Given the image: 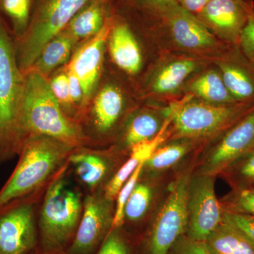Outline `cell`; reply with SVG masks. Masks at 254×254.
Returning <instances> with one entry per match:
<instances>
[{
    "instance_id": "8d00e7d4",
    "label": "cell",
    "mask_w": 254,
    "mask_h": 254,
    "mask_svg": "<svg viewBox=\"0 0 254 254\" xmlns=\"http://www.w3.org/2000/svg\"><path fill=\"white\" fill-rule=\"evenodd\" d=\"M184 9L188 12H200L210 0H180Z\"/></svg>"
},
{
    "instance_id": "9c48e42d",
    "label": "cell",
    "mask_w": 254,
    "mask_h": 254,
    "mask_svg": "<svg viewBox=\"0 0 254 254\" xmlns=\"http://www.w3.org/2000/svg\"><path fill=\"white\" fill-rule=\"evenodd\" d=\"M104 190L85 195L76 235L65 254H95L113 227L115 205Z\"/></svg>"
},
{
    "instance_id": "f35d334b",
    "label": "cell",
    "mask_w": 254,
    "mask_h": 254,
    "mask_svg": "<svg viewBox=\"0 0 254 254\" xmlns=\"http://www.w3.org/2000/svg\"><path fill=\"white\" fill-rule=\"evenodd\" d=\"M32 254H42L41 253V252H39V251H38V250H37L36 251V252H34V253Z\"/></svg>"
},
{
    "instance_id": "8992f818",
    "label": "cell",
    "mask_w": 254,
    "mask_h": 254,
    "mask_svg": "<svg viewBox=\"0 0 254 254\" xmlns=\"http://www.w3.org/2000/svg\"><path fill=\"white\" fill-rule=\"evenodd\" d=\"M190 177L182 175L155 218L136 246V254H168L188 227V187Z\"/></svg>"
},
{
    "instance_id": "5b68a950",
    "label": "cell",
    "mask_w": 254,
    "mask_h": 254,
    "mask_svg": "<svg viewBox=\"0 0 254 254\" xmlns=\"http://www.w3.org/2000/svg\"><path fill=\"white\" fill-rule=\"evenodd\" d=\"M91 0H44L23 37L15 41L16 59L23 73L33 67L48 42L62 33Z\"/></svg>"
},
{
    "instance_id": "4fadbf2b",
    "label": "cell",
    "mask_w": 254,
    "mask_h": 254,
    "mask_svg": "<svg viewBox=\"0 0 254 254\" xmlns=\"http://www.w3.org/2000/svg\"><path fill=\"white\" fill-rule=\"evenodd\" d=\"M253 12L250 0H210L200 13L217 34L237 46L241 33Z\"/></svg>"
},
{
    "instance_id": "7a4b0ae2",
    "label": "cell",
    "mask_w": 254,
    "mask_h": 254,
    "mask_svg": "<svg viewBox=\"0 0 254 254\" xmlns=\"http://www.w3.org/2000/svg\"><path fill=\"white\" fill-rule=\"evenodd\" d=\"M24 78L20 117L23 143L28 137L43 135L74 147L91 146L81 123L62 108L49 80L33 68L24 73Z\"/></svg>"
},
{
    "instance_id": "4316f807",
    "label": "cell",
    "mask_w": 254,
    "mask_h": 254,
    "mask_svg": "<svg viewBox=\"0 0 254 254\" xmlns=\"http://www.w3.org/2000/svg\"><path fill=\"white\" fill-rule=\"evenodd\" d=\"M151 199V189L146 183L138 180L125 205L123 225L141 222L148 212Z\"/></svg>"
},
{
    "instance_id": "83f0119b",
    "label": "cell",
    "mask_w": 254,
    "mask_h": 254,
    "mask_svg": "<svg viewBox=\"0 0 254 254\" xmlns=\"http://www.w3.org/2000/svg\"><path fill=\"white\" fill-rule=\"evenodd\" d=\"M189 150L190 145L187 143H175L158 148L145 162L143 168L152 172L167 170L178 163Z\"/></svg>"
},
{
    "instance_id": "2e32d148",
    "label": "cell",
    "mask_w": 254,
    "mask_h": 254,
    "mask_svg": "<svg viewBox=\"0 0 254 254\" xmlns=\"http://www.w3.org/2000/svg\"><path fill=\"white\" fill-rule=\"evenodd\" d=\"M172 121L173 116L170 115V120L165 122L154 138L148 141L141 142L132 147L130 150L129 158L119 168L104 188L105 196L108 199H116L119 191L128 179L131 176L133 172L140 165L145 163L155 150L158 149V147L165 139L167 127Z\"/></svg>"
},
{
    "instance_id": "3957f363",
    "label": "cell",
    "mask_w": 254,
    "mask_h": 254,
    "mask_svg": "<svg viewBox=\"0 0 254 254\" xmlns=\"http://www.w3.org/2000/svg\"><path fill=\"white\" fill-rule=\"evenodd\" d=\"M75 148L43 135L26 138L16 168L0 190V209L46 189Z\"/></svg>"
},
{
    "instance_id": "d590c367",
    "label": "cell",
    "mask_w": 254,
    "mask_h": 254,
    "mask_svg": "<svg viewBox=\"0 0 254 254\" xmlns=\"http://www.w3.org/2000/svg\"><path fill=\"white\" fill-rule=\"evenodd\" d=\"M223 218L235 227L254 243V216L224 209Z\"/></svg>"
},
{
    "instance_id": "ffe728a7",
    "label": "cell",
    "mask_w": 254,
    "mask_h": 254,
    "mask_svg": "<svg viewBox=\"0 0 254 254\" xmlns=\"http://www.w3.org/2000/svg\"><path fill=\"white\" fill-rule=\"evenodd\" d=\"M205 243L213 254H254V243L224 218Z\"/></svg>"
},
{
    "instance_id": "1f68e13d",
    "label": "cell",
    "mask_w": 254,
    "mask_h": 254,
    "mask_svg": "<svg viewBox=\"0 0 254 254\" xmlns=\"http://www.w3.org/2000/svg\"><path fill=\"white\" fill-rule=\"evenodd\" d=\"M144 164L140 165L136 170L133 172L131 176L128 179L126 183L123 185L121 190L119 191L116 197V204H115V218H114L113 227H122L124 222V211L125 207L128 198L131 195L132 190L139 180L140 177L143 171Z\"/></svg>"
},
{
    "instance_id": "30bf717a",
    "label": "cell",
    "mask_w": 254,
    "mask_h": 254,
    "mask_svg": "<svg viewBox=\"0 0 254 254\" xmlns=\"http://www.w3.org/2000/svg\"><path fill=\"white\" fill-rule=\"evenodd\" d=\"M188 227L186 235L205 241L223 218L224 209L215 192V176L200 174L188 187Z\"/></svg>"
},
{
    "instance_id": "52a82bcc",
    "label": "cell",
    "mask_w": 254,
    "mask_h": 254,
    "mask_svg": "<svg viewBox=\"0 0 254 254\" xmlns=\"http://www.w3.org/2000/svg\"><path fill=\"white\" fill-rule=\"evenodd\" d=\"M254 109V101L216 105L188 101L174 107L171 113L181 138H205L228 130Z\"/></svg>"
},
{
    "instance_id": "f1b7e54d",
    "label": "cell",
    "mask_w": 254,
    "mask_h": 254,
    "mask_svg": "<svg viewBox=\"0 0 254 254\" xmlns=\"http://www.w3.org/2000/svg\"><path fill=\"white\" fill-rule=\"evenodd\" d=\"M228 172L230 181L237 190L250 188L254 184V148L232 163Z\"/></svg>"
},
{
    "instance_id": "836d02e7",
    "label": "cell",
    "mask_w": 254,
    "mask_h": 254,
    "mask_svg": "<svg viewBox=\"0 0 254 254\" xmlns=\"http://www.w3.org/2000/svg\"><path fill=\"white\" fill-rule=\"evenodd\" d=\"M168 254H213L209 250L205 241L193 240L182 235L175 242Z\"/></svg>"
},
{
    "instance_id": "d6a6232c",
    "label": "cell",
    "mask_w": 254,
    "mask_h": 254,
    "mask_svg": "<svg viewBox=\"0 0 254 254\" xmlns=\"http://www.w3.org/2000/svg\"><path fill=\"white\" fill-rule=\"evenodd\" d=\"M227 210L254 216V188L237 190Z\"/></svg>"
},
{
    "instance_id": "44dd1931",
    "label": "cell",
    "mask_w": 254,
    "mask_h": 254,
    "mask_svg": "<svg viewBox=\"0 0 254 254\" xmlns=\"http://www.w3.org/2000/svg\"><path fill=\"white\" fill-rule=\"evenodd\" d=\"M76 43L77 41L64 30L47 43L31 68L48 77L57 68L71 59V51Z\"/></svg>"
},
{
    "instance_id": "e0dca14e",
    "label": "cell",
    "mask_w": 254,
    "mask_h": 254,
    "mask_svg": "<svg viewBox=\"0 0 254 254\" xmlns=\"http://www.w3.org/2000/svg\"><path fill=\"white\" fill-rule=\"evenodd\" d=\"M170 27L177 44L188 50H204L215 45V38L203 23L183 8H173Z\"/></svg>"
},
{
    "instance_id": "603a6c76",
    "label": "cell",
    "mask_w": 254,
    "mask_h": 254,
    "mask_svg": "<svg viewBox=\"0 0 254 254\" xmlns=\"http://www.w3.org/2000/svg\"><path fill=\"white\" fill-rule=\"evenodd\" d=\"M190 91L211 104L230 105L237 103L228 91L220 73L208 71L197 78L190 86Z\"/></svg>"
},
{
    "instance_id": "484cf974",
    "label": "cell",
    "mask_w": 254,
    "mask_h": 254,
    "mask_svg": "<svg viewBox=\"0 0 254 254\" xmlns=\"http://www.w3.org/2000/svg\"><path fill=\"white\" fill-rule=\"evenodd\" d=\"M33 0H0V11L7 17L15 41L20 39L27 31L31 21Z\"/></svg>"
},
{
    "instance_id": "ac0fdd59",
    "label": "cell",
    "mask_w": 254,
    "mask_h": 254,
    "mask_svg": "<svg viewBox=\"0 0 254 254\" xmlns=\"http://www.w3.org/2000/svg\"><path fill=\"white\" fill-rule=\"evenodd\" d=\"M108 48L114 63L127 73L136 74L141 68L142 54L131 30L125 24L111 28Z\"/></svg>"
},
{
    "instance_id": "8fae6325",
    "label": "cell",
    "mask_w": 254,
    "mask_h": 254,
    "mask_svg": "<svg viewBox=\"0 0 254 254\" xmlns=\"http://www.w3.org/2000/svg\"><path fill=\"white\" fill-rule=\"evenodd\" d=\"M254 148V109L227 130L210 150L200 174L213 175L225 171L232 163Z\"/></svg>"
},
{
    "instance_id": "ba28073f",
    "label": "cell",
    "mask_w": 254,
    "mask_h": 254,
    "mask_svg": "<svg viewBox=\"0 0 254 254\" xmlns=\"http://www.w3.org/2000/svg\"><path fill=\"white\" fill-rule=\"evenodd\" d=\"M46 190L0 209V254H32L38 250V208Z\"/></svg>"
},
{
    "instance_id": "e575fe53",
    "label": "cell",
    "mask_w": 254,
    "mask_h": 254,
    "mask_svg": "<svg viewBox=\"0 0 254 254\" xmlns=\"http://www.w3.org/2000/svg\"><path fill=\"white\" fill-rule=\"evenodd\" d=\"M237 46H240L242 54L254 67V12L247 20Z\"/></svg>"
},
{
    "instance_id": "4dcf8cb0",
    "label": "cell",
    "mask_w": 254,
    "mask_h": 254,
    "mask_svg": "<svg viewBox=\"0 0 254 254\" xmlns=\"http://www.w3.org/2000/svg\"><path fill=\"white\" fill-rule=\"evenodd\" d=\"M49 82L52 91L64 113L70 118L78 122L77 114L70 98L66 71L55 74Z\"/></svg>"
},
{
    "instance_id": "6da1fadb",
    "label": "cell",
    "mask_w": 254,
    "mask_h": 254,
    "mask_svg": "<svg viewBox=\"0 0 254 254\" xmlns=\"http://www.w3.org/2000/svg\"><path fill=\"white\" fill-rule=\"evenodd\" d=\"M66 163L47 187L38 207V250L42 254H65L76 235L85 195L73 186Z\"/></svg>"
},
{
    "instance_id": "d4e9b609",
    "label": "cell",
    "mask_w": 254,
    "mask_h": 254,
    "mask_svg": "<svg viewBox=\"0 0 254 254\" xmlns=\"http://www.w3.org/2000/svg\"><path fill=\"white\" fill-rule=\"evenodd\" d=\"M160 130V123L153 114H137L127 127L123 138L124 145L130 150L135 145L154 138Z\"/></svg>"
},
{
    "instance_id": "9a60e30c",
    "label": "cell",
    "mask_w": 254,
    "mask_h": 254,
    "mask_svg": "<svg viewBox=\"0 0 254 254\" xmlns=\"http://www.w3.org/2000/svg\"><path fill=\"white\" fill-rule=\"evenodd\" d=\"M124 109L123 93L116 86L106 85L95 96L88 113V126L91 127V147L96 138L101 139L113 131Z\"/></svg>"
},
{
    "instance_id": "277c9868",
    "label": "cell",
    "mask_w": 254,
    "mask_h": 254,
    "mask_svg": "<svg viewBox=\"0 0 254 254\" xmlns=\"http://www.w3.org/2000/svg\"><path fill=\"white\" fill-rule=\"evenodd\" d=\"M24 83L15 41L0 16V163L18 155L22 147L20 117Z\"/></svg>"
},
{
    "instance_id": "7c38bea8",
    "label": "cell",
    "mask_w": 254,
    "mask_h": 254,
    "mask_svg": "<svg viewBox=\"0 0 254 254\" xmlns=\"http://www.w3.org/2000/svg\"><path fill=\"white\" fill-rule=\"evenodd\" d=\"M110 31L109 23H105L99 33L75 52L68 64L67 69L77 76L83 87L85 108L98 86Z\"/></svg>"
},
{
    "instance_id": "cb8c5ba5",
    "label": "cell",
    "mask_w": 254,
    "mask_h": 254,
    "mask_svg": "<svg viewBox=\"0 0 254 254\" xmlns=\"http://www.w3.org/2000/svg\"><path fill=\"white\" fill-rule=\"evenodd\" d=\"M194 61L182 60L169 64L160 71L153 82V89L157 93H165L175 91L194 71Z\"/></svg>"
},
{
    "instance_id": "74e56055",
    "label": "cell",
    "mask_w": 254,
    "mask_h": 254,
    "mask_svg": "<svg viewBox=\"0 0 254 254\" xmlns=\"http://www.w3.org/2000/svg\"><path fill=\"white\" fill-rule=\"evenodd\" d=\"M148 1L153 4L164 6V7L171 8V9L176 6L175 5L176 0H148Z\"/></svg>"
},
{
    "instance_id": "f546056e",
    "label": "cell",
    "mask_w": 254,
    "mask_h": 254,
    "mask_svg": "<svg viewBox=\"0 0 254 254\" xmlns=\"http://www.w3.org/2000/svg\"><path fill=\"white\" fill-rule=\"evenodd\" d=\"M95 254H136V246L124 227H113Z\"/></svg>"
},
{
    "instance_id": "7402d4cb",
    "label": "cell",
    "mask_w": 254,
    "mask_h": 254,
    "mask_svg": "<svg viewBox=\"0 0 254 254\" xmlns=\"http://www.w3.org/2000/svg\"><path fill=\"white\" fill-rule=\"evenodd\" d=\"M105 24L104 9L100 3L94 1L80 10L64 30L78 42L95 36Z\"/></svg>"
},
{
    "instance_id": "5bb4252c",
    "label": "cell",
    "mask_w": 254,
    "mask_h": 254,
    "mask_svg": "<svg viewBox=\"0 0 254 254\" xmlns=\"http://www.w3.org/2000/svg\"><path fill=\"white\" fill-rule=\"evenodd\" d=\"M113 158L110 152L91 146L76 147L68 159L69 168L82 186L91 193L104 190L113 173Z\"/></svg>"
},
{
    "instance_id": "d6986e66",
    "label": "cell",
    "mask_w": 254,
    "mask_h": 254,
    "mask_svg": "<svg viewBox=\"0 0 254 254\" xmlns=\"http://www.w3.org/2000/svg\"><path fill=\"white\" fill-rule=\"evenodd\" d=\"M225 86L237 103L254 101V67L244 60L233 58L220 64Z\"/></svg>"
}]
</instances>
